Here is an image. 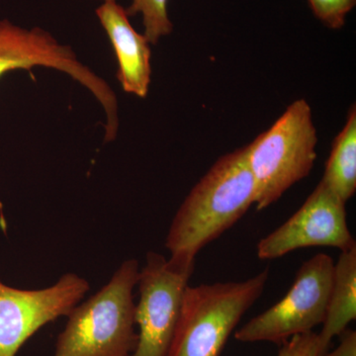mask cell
Segmentation results:
<instances>
[{
	"label": "cell",
	"mask_w": 356,
	"mask_h": 356,
	"mask_svg": "<svg viewBox=\"0 0 356 356\" xmlns=\"http://www.w3.org/2000/svg\"><path fill=\"white\" fill-rule=\"evenodd\" d=\"M248 146L224 154L194 185L173 217L165 248L170 259L193 261L254 205Z\"/></svg>",
	"instance_id": "6da1fadb"
},
{
	"label": "cell",
	"mask_w": 356,
	"mask_h": 356,
	"mask_svg": "<svg viewBox=\"0 0 356 356\" xmlns=\"http://www.w3.org/2000/svg\"><path fill=\"white\" fill-rule=\"evenodd\" d=\"M139 261L122 262L108 283L79 304L56 341L51 356H131L138 343L134 289Z\"/></svg>",
	"instance_id": "7a4b0ae2"
},
{
	"label": "cell",
	"mask_w": 356,
	"mask_h": 356,
	"mask_svg": "<svg viewBox=\"0 0 356 356\" xmlns=\"http://www.w3.org/2000/svg\"><path fill=\"white\" fill-rule=\"evenodd\" d=\"M317 143L310 104L302 98L292 102L270 128L248 145L257 210L266 209L310 175L317 159Z\"/></svg>",
	"instance_id": "3957f363"
},
{
	"label": "cell",
	"mask_w": 356,
	"mask_h": 356,
	"mask_svg": "<svg viewBox=\"0 0 356 356\" xmlns=\"http://www.w3.org/2000/svg\"><path fill=\"white\" fill-rule=\"evenodd\" d=\"M268 274L266 269L241 282L188 285L166 356H221L241 318L261 296Z\"/></svg>",
	"instance_id": "277c9868"
},
{
	"label": "cell",
	"mask_w": 356,
	"mask_h": 356,
	"mask_svg": "<svg viewBox=\"0 0 356 356\" xmlns=\"http://www.w3.org/2000/svg\"><path fill=\"white\" fill-rule=\"evenodd\" d=\"M35 67L64 72L90 91L104 111V142H114L118 135L119 108L109 83L81 63L70 44L60 43L43 28H23L9 20L0 21V77Z\"/></svg>",
	"instance_id": "5b68a950"
},
{
	"label": "cell",
	"mask_w": 356,
	"mask_h": 356,
	"mask_svg": "<svg viewBox=\"0 0 356 356\" xmlns=\"http://www.w3.org/2000/svg\"><path fill=\"white\" fill-rule=\"evenodd\" d=\"M334 261L318 254L304 262L287 294L236 332L241 343H283L313 332L324 323L331 293Z\"/></svg>",
	"instance_id": "8992f818"
},
{
	"label": "cell",
	"mask_w": 356,
	"mask_h": 356,
	"mask_svg": "<svg viewBox=\"0 0 356 356\" xmlns=\"http://www.w3.org/2000/svg\"><path fill=\"white\" fill-rule=\"evenodd\" d=\"M195 261H175L149 252L140 268V299L136 304L138 343L131 356H166L181 311Z\"/></svg>",
	"instance_id": "52a82bcc"
},
{
	"label": "cell",
	"mask_w": 356,
	"mask_h": 356,
	"mask_svg": "<svg viewBox=\"0 0 356 356\" xmlns=\"http://www.w3.org/2000/svg\"><path fill=\"white\" fill-rule=\"evenodd\" d=\"M90 289L88 281L65 273L51 286L25 290L0 280V356H16L49 323L67 317Z\"/></svg>",
	"instance_id": "ba28073f"
},
{
	"label": "cell",
	"mask_w": 356,
	"mask_h": 356,
	"mask_svg": "<svg viewBox=\"0 0 356 356\" xmlns=\"http://www.w3.org/2000/svg\"><path fill=\"white\" fill-rule=\"evenodd\" d=\"M355 245L346 221V202L320 181L297 212L259 241L257 254L269 261L299 248L332 247L343 252Z\"/></svg>",
	"instance_id": "9c48e42d"
},
{
	"label": "cell",
	"mask_w": 356,
	"mask_h": 356,
	"mask_svg": "<svg viewBox=\"0 0 356 356\" xmlns=\"http://www.w3.org/2000/svg\"><path fill=\"white\" fill-rule=\"evenodd\" d=\"M95 14L113 47L118 62L117 79L122 88L146 98L152 77L151 44L144 34L134 29L126 8L117 0L102 2Z\"/></svg>",
	"instance_id": "30bf717a"
},
{
	"label": "cell",
	"mask_w": 356,
	"mask_h": 356,
	"mask_svg": "<svg viewBox=\"0 0 356 356\" xmlns=\"http://www.w3.org/2000/svg\"><path fill=\"white\" fill-rule=\"evenodd\" d=\"M356 318V245L343 250L334 266L329 303L323 329L318 334L321 353L329 351L332 341L341 336Z\"/></svg>",
	"instance_id": "8fae6325"
},
{
	"label": "cell",
	"mask_w": 356,
	"mask_h": 356,
	"mask_svg": "<svg viewBox=\"0 0 356 356\" xmlns=\"http://www.w3.org/2000/svg\"><path fill=\"white\" fill-rule=\"evenodd\" d=\"M324 182L344 202L356 191V108L348 111L343 128L332 143L331 154L325 163Z\"/></svg>",
	"instance_id": "7c38bea8"
},
{
	"label": "cell",
	"mask_w": 356,
	"mask_h": 356,
	"mask_svg": "<svg viewBox=\"0 0 356 356\" xmlns=\"http://www.w3.org/2000/svg\"><path fill=\"white\" fill-rule=\"evenodd\" d=\"M168 0H132L126 8L129 17L140 14L144 36L151 44L172 32L173 25L168 15Z\"/></svg>",
	"instance_id": "4fadbf2b"
},
{
	"label": "cell",
	"mask_w": 356,
	"mask_h": 356,
	"mask_svg": "<svg viewBox=\"0 0 356 356\" xmlns=\"http://www.w3.org/2000/svg\"><path fill=\"white\" fill-rule=\"evenodd\" d=\"M314 15L332 30L346 25V17L355 7L356 0H308Z\"/></svg>",
	"instance_id": "5bb4252c"
},
{
	"label": "cell",
	"mask_w": 356,
	"mask_h": 356,
	"mask_svg": "<svg viewBox=\"0 0 356 356\" xmlns=\"http://www.w3.org/2000/svg\"><path fill=\"white\" fill-rule=\"evenodd\" d=\"M277 356H322L317 332L298 334L282 343Z\"/></svg>",
	"instance_id": "9a60e30c"
},
{
	"label": "cell",
	"mask_w": 356,
	"mask_h": 356,
	"mask_svg": "<svg viewBox=\"0 0 356 356\" xmlns=\"http://www.w3.org/2000/svg\"><path fill=\"white\" fill-rule=\"evenodd\" d=\"M341 343L334 350L327 351L322 356H356V332L346 329L339 336Z\"/></svg>",
	"instance_id": "2e32d148"
},
{
	"label": "cell",
	"mask_w": 356,
	"mask_h": 356,
	"mask_svg": "<svg viewBox=\"0 0 356 356\" xmlns=\"http://www.w3.org/2000/svg\"><path fill=\"white\" fill-rule=\"evenodd\" d=\"M99 1H102V2H104V1H110V0H99Z\"/></svg>",
	"instance_id": "e0dca14e"
}]
</instances>
